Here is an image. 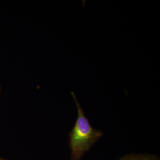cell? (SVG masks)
I'll return each instance as SVG.
<instances>
[{"label": "cell", "mask_w": 160, "mask_h": 160, "mask_svg": "<svg viewBox=\"0 0 160 160\" xmlns=\"http://www.w3.org/2000/svg\"><path fill=\"white\" fill-rule=\"evenodd\" d=\"M119 160H158L154 156L149 155L130 154L124 156Z\"/></svg>", "instance_id": "7a4b0ae2"}, {"label": "cell", "mask_w": 160, "mask_h": 160, "mask_svg": "<svg viewBox=\"0 0 160 160\" xmlns=\"http://www.w3.org/2000/svg\"><path fill=\"white\" fill-rule=\"evenodd\" d=\"M72 95L77 107L78 118L69 133V144L71 150V160H80L104 133L92 127L73 92Z\"/></svg>", "instance_id": "6da1fadb"}, {"label": "cell", "mask_w": 160, "mask_h": 160, "mask_svg": "<svg viewBox=\"0 0 160 160\" xmlns=\"http://www.w3.org/2000/svg\"><path fill=\"white\" fill-rule=\"evenodd\" d=\"M0 92H1V88H0Z\"/></svg>", "instance_id": "277c9868"}, {"label": "cell", "mask_w": 160, "mask_h": 160, "mask_svg": "<svg viewBox=\"0 0 160 160\" xmlns=\"http://www.w3.org/2000/svg\"><path fill=\"white\" fill-rule=\"evenodd\" d=\"M0 160H6L3 159H2V158H0Z\"/></svg>", "instance_id": "3957f363"}]
</instances>
